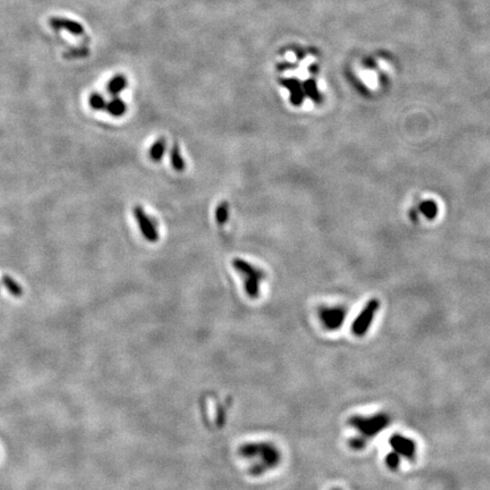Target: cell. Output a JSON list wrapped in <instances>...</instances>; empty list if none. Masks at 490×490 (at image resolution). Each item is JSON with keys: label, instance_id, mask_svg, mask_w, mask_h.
Returning a JSON list of instances; mask_svg holds the SVG:
<instances>
[{"label": "cell", "instance_id": "6da1fadb", "mask_svg": "<svg viewBox=\"0 0 490 490\" xmlns=\"http://www.w3.org/2000/svg\"><path fill=\"white\" fill-rule=\"evenodd\" d=\"M390 419L386 414H378L374 416H354L350 420V426L360 432V437L363 442H366V439L376 437L379 432L387 428Z\"/></svg>", "mask_w": 490, "mask_h": 490}, {"label": "cell", "instance_id": "7a4b0ae2", "mask_svg": "<svg viewBox=\"0 0 490 490\" xmlns=\"http://www.w3.org/2000/svg\"><path fill=\"white\" fill-rule=\"evenodd\" d=\"M379 309V302L377 300H372L369 303L366 304V306L364 308L360 316H358V319L356 320V322L353 324L352 332L356 336L362 337L364 336L366 332L369 330L370 324L374 321V318L377 311Z\"/></svg>", "mask_w": 490, "mask_h": 490}, {"label": "cell", "instance_id": "3957f363", "mask_svg": "<svg viewBox=\"0 0 490 490\" xmlns=\"http://www.w3.org/2000/svg\"><path fill=\"white\" fill-rule=\"evenodd\" d=\"M133 214L138 224V227H140V230L143 235V238L150 243L158 242L159 233L157 227H156L154 222L151 220V218L149 217V214L146 212L144 209H143L141 206H135L133 209Z\"/></svg>", "mask_w": 490, "mask_h": 490}, {"label": "cell", "instance_id": "277c9868", "mask_svg": "<svg viewBox=\"0 0 490 490\" xmlns=\"http://www.w3.org/2000/svg\"><path fill=\"white\" fill-rule=\"evenodd\" d=\"M390 445L394 448L395 453L400 456H404L408 460H413L416 454V446L411 439L400 436V434H394L390 438Z\"/></svg>", "mask_w": 490, "mask_h": 490}, {"label": "cell", "instance_id": "5b68a950", "mask_svg": "<svg viewBox=\"0 0 490 490\" xmlns=\"http://www.w3.org/2000/svg\"><path fill=\"white\" fill-rule=\"evenodd\" d=\"M232 264H233L235 270H238L240 274H243L244 277H246V280H256L261 282L266 277V274L262 270L256 268L254 266H252L250 262H248V261H245L243 259H240V258L234 259Z\"/></svg>", "mask_w": 490, "mask_h": 490}, {"label": "cell", "instance_id": "8992f818", "mask_svg": "<svg viewBox=\"0 0 490 490\" xmlns=\"http://www.w3.org/2000/svg\"><path fill=\"white\" fill-rule=\"evenodd\" d=\"M282 86H284L290 94V102L294 106H301L304 100V90L301 84L295 78H285L280 81Z\"/></svg>", "mask_w": 490, "mask_h": 490}, {"label": "cell", "instance_id": "52a82bcc", "mask_svg": "<svg viewBox=\"0 0 490 490\" xmlns=\"http://www.w3.org/2000/svg\"><path fill=\"white\" fill-rule=\"evenodd\" d=\"M344 311L343 310H324L321 314V320L324 321V324L326 326V328L330 329V330H336V329H340L342 324H343L344 321Z\"/></svg>", "mask_w": 490, "mask_h": 490}, {"label": "cell", "instance_id": "ba28073f", "mask_svg": "<svg viewBox=\"0 0 490 490\" xmlns=\"http://www.w3.org/2000/svg\"><path fill=\"white\" fill-rule=\"evenodd\" d=\"M50 25L56 30H65V31L72 33L74 36H82L84 33V28L81 24L75 20H65V18H52Z\"/></svg>", "mask_w": 490, "mask_h": 490}, {"label": "cell", "instance_id": "9c48e42d", "mask_svg": "<svg viewBox=\"0 0 490 490\" xmlns=\"http://www.w3.org/2000/svg\"><path fill=\"white\" fill-rule=\"evenodd\" d=\"M106 110H107L109 115H112V117L120 118L122 116H124L126 112H128V106H126V104L120 98V96H114V98L106 104Z\"/></svg>", "mask_w": 490, "mask_h": 490}, {"label": "cell", "instance_id": "30bf717a", "mask_svg": "<svg viewBox=\"0 0 490 490\" xmlns=\"http://www.w3.org/2000/svg\"><path fill=\"white\" fill-rule=\"evenodd\" d=\"M128 86V78L124 75H116L109 81L107 86V91L112 96H118Z\"/></svg>", "mask_w": 490, "mask_h": 490}, {"label": "cell", "instance_id": "8fae6325", "mask_svg": "<svg viewBox=\"0 0 490 490\" xmlns=\"http://www.w3.org/2000/svg\"><path fill=\"white\" fill-rule=\"evenodd\" d=\"M166 150H167L166 138H162L156 141L150 149V158L152 162H162L164 154H166Z\"/></svg>", "mask_w": 490, "mask_h": 490}, {"label": "cell", "instance_id": "7c38bea8", "mask_svg": "<svg viewBox=\"0 0 490 490\" xmlns=\"http://www.w3.org/2000/svg\"><path fill=\"white\" fill-rule=\"evenodd\" d=\"M170 156V162L172 168H174L176 172H183L185 170V160L180 154L178 144H176L175 143V144L172 146Z\"/></svg>", "mask_w": 490, "mask_h": 490}, {"label": "cell", "instance_id": "4fadbf2b", "mask_svg": "<svg viewBox=\"0 0 490 490\" xmlns=\"http://www.w3.org/2000/svg\"><path fill=\"white\" fill-rule=\"evenodd\" d=\"M2 282V285L5 286V288L12 295V296L15 298L22 296L23 287L20 286L14 278H12L10 276H4Z\"/></svg>", "mask_w": 490, "mask_h": 490}, {"label": "cell", "instance_id": "5bb4252c", "mask_svg": "<svg viewBox=\"0 0 490 490\" xmlns=\"http://www.w3.org/2000/svg\"><path fill=\"white\" fill-rule=\"evenodd\" d=\"M214 216H216V222L218 225L220 226L225 225V224L228 222V219H230V204L226 201L222 202V204L217 206Z\"/></svg>", "mask_w": 490, "mask_h": 490}, {"label": "cell", "instance_id": "9a60e30c", "mask_svg": "<svg viewBox=\"0 0 490 490\" xmlns=\"http://www.w3.org/2000/svg\"><path fill=\"white\" fill-rule=\"evenodd\" d=\"M88 104H90V107L94 109V110L99 112V110H104L107 102H106L104 98L100 94H92L90 96V98H88Z\"/></svg>", "mask_w": 490, "mask_h": 490}, {"label": "cell", "instance_id": "2e32d148", "mask_svg": "<svg viewBox=\"0 0 490 490\" xmlns=\"http://www.w3.org/2000/svg\"><path fill=\"white\" fill-rule=\"evenodd\" d=\"M303 90L306 91V94L309 96L312 100L316 101V102L320 101L321 98H320V94L318 92V88H316L314 81H312V80H310V81H306V83L303 86Z\"/></svg>", "mask_w": 490, "mask_h": 490}, {"label": "cell", "instance_id": "e0dca14e", "mask_svg": "<svg viewBox=\"0 0 490 490\" xmlns=\"http://www.w3.org/2000/svg\"><path fill=\"white\" fill-rule=\"evenodd\" d=\"M386 463L388 468H392V470H397L400 464V456L394 452V453H392L387 456Z\"/></svg>", "mask_w": 490, "mask_h": 490}]
</instances>
